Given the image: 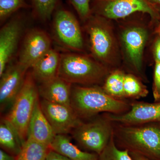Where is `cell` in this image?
<instances>
[{"instance_id":"1","label":"cell","mask_w":160,"mask_h":160,"mask_svg":"<svg viewBox=\"0 0 160 160\" xmlns=\"http://www.w3.org/2000/svg\"><path fill=\"white\" fill-rule=\"evenodd\" d=\"M130 103L112 97L98 87L75 86L72 88L71 106L82 121L101 113L122 114L129 110Z\"/></svg>"},{"instance_id":"2","label":"cell","mask_w":160,"mask_h":160,"mask_svg":"<svg viewBox=\"0 0 160 160\" xmlns=\"http://www.w3.org/2000/svg\"><path fill=\"white\" fill-rule=\"evenodd\" d=\"M113 136L115 142L129 152L150 160H160V128L152 123L126 125L114 123Z\"/></svg>"},{"instance_id":"3","label":"cell","mask_w":160,"mask_h":160,"mask_svg":"<svg viewBox=\"0 0 160 160\" xmlns=\"http://www.w3.org/2000/svg\"><path fill=\"white\" fill-rule=\"evenodd\" d=\"M39 98L35 80L31 72H28L10 111L4 118L15 129L23 145L27 140L29 122Z\"/></svg>"},{"instance_id":"4","label":"cell","mask_w":160,"mask_h":160,"mask_svg":"<svg viewBox=\"0 0 160 160\" xmlns=\"http://www.w3.org/2000/svg\"><path fill=\"white\" fill-rule=\"evenodd\" d=\"M72 138L83 149L99 155L114 133V123L106 113L83 121L71 132Z\"/></svg>"},{"instance_id":"5","label":"cell","mask_w":160,"mask_h":160,"mask_svg":"<svg viewBox=\"0 0 160 160\" xmlns=\"http://www.w3.org/2000/svg\"><path fill=\"white\" fill-rule=\"evenodd\" d=\"M106 73L102 67L88 58L72 53L61 55L58 76L72 84L98 83Z\"/></svg>"},{"instance_id":"6","label":"cell","mask_w":160,"mask_h":160,"mask_svg":"<svg viewBox=\"0 0 160 160\" xmlns=\"http://www.w3.org/2000/svg\"><path fill=\"white\" fill-rule=\"evenodd\" d=\"M41 108L56 135H66L83 122L70 106L40 100Z\"/></svg>"},{"instance_id":"7","label":"cell","mask_w":160,"mask_h":160,"mask_svg":"<svg viewBox=\"0 0 160 160\" xmlns=\"http://www.w3.org/2000/svg\"><path fill=\"white\" fill-rule=\"evenodd\" d=\"M53 23L56 34L63 45L73 50L82 49L83 38L79 25L70 11L64 9H58Z\"/></svg>"},{"instance_id":"8","label":"cell","mask_w":160,"mask_h":160,"mask_svg":"<svg viewBox=\"0 0 160 160\" xmlns=\"http://www.w3.org/2000/svg\"><path fill=\"white\" fill-rule=\"evenodd\" d=\"M28 68L18 61L6 68L1 76L0 108L3 112L11 107L26 78Z\"/></svg>"},{"instance_id":"9","label":"cell","mask_w":160,"mask_h":160,"mask_svg":"<svg viewBox=\"0 0 160 160\" xmlns=\"http://www.w3.org/2000/svg\"><path fill=\"white\" fill-rule=\"evenodd\" d=\"M129 110L119 114L106 113L113 122L126 125H139L160 122V102H133Z\"/></svg>"},{"instance_id":"10","label":"cell","mask_w":160,"mask_h":160,"mask_svg":"<svg viewBox=\"0 0 160 160\" xmlns=\"http://www.w3.org/2000/svg\"><path fill=\"white\" fill-rule=\"evenodd\" d=\"M51 49V41L47 34L33 29L25 37L18 62L29 69Z\"/></svg>"},{"instance_id":"11","label":"cell","mask_w":160,"mask_h":160,"mask_svg":"<svg viewBox=\"0 0 160 160\" xmlns=\"http://www.w3.org/2000/svg\"><path fill=\"white\" fill-rule=\"evenodd\" d=\"M22 22L15 19L7 23L0 31V77L14 54L22 31Z\"/></svg>"},{"instance_id":"12","label":"cell","mask_w":160,"mask_h":160,"mask_svg":"<svg viewBox=\"0 0 160 160\" xmlns=\"http://www.w3.org/2000/svg\"><path fill=\"white\" fill-rule=\"evenodd\" d=\"M72 84L57 76L40 84L39 95L42 99L51 102L71 106Z\"/></svg>"},{"instance_id":"13","label":"cell","mask_w":160,"mask_h":160,"mask_svg":"<svg viewBox=\"0 0 160 160\" xmlns=\"http://www.w3.org/2000/svg\"><path fill=\"white\" fill-rule=\"evenodd\" d=\"M56 135L43 113L39 98L29 122L27 138L50 147Z\"/></svg>"},{"instance_id":"14","label":"cell","mask_w":160,"mask_h":160,"mask_svg":"<svg viewBox=\"0 0 160 160\" xmlns=\"http://www.w3.org/2000/svg\"><path fill=\"white\" fill-rule=\"evenodd\" d=\"M137 12H145L153 17L155 12L145 0H113L106 4L103 13L111 19H119L128 16Z\"/></svg>"},{"instance_id":"15","label":"cell","mask_w":160,"mask_h":160,"mask_svg":"<svg viewBox=\"0 0 160 160\" xmlns=\"http://www.w3.org/2000/svg\"><path fill=\"white\" fill-rule=\"evenodd\" d=\"M147 36V32L138 27L126 29L122 35L127 54L132 65L138 72L142 69L143 52Z\"/></svg>"},{"instance_id":"16","label":"cell","mask_w":160,"mask_h":160,"mask_svg":"<svg viewBox=\"0 0 160 160\" xmlns=\"http://www.w3.org/2000/svg\"><path fill=\"white\" fill-rule=\"evenodd\" d=\"M61 56L51 49L40 58L31 67L35 80L41 84L58 76Z\"/></svg>"},{"instance_id":"17","label":"cell","mask_w":160,"mask_h":160,"mask_svg":"<svg viewBox=\"0 0 160 160\" xmlns=\"http://www.w3.org/2000/svg\"><path fill=\"white\" fill-rule=\"evenodd\" d=\"M50 148L71 160H98V155L81 150L66 135H56Z\"/></svg>"},{"instance_id":"18","label":"cell","mask_w":160,"mask_h":160,"mask_svg":"<svg viewBox=\"0 0 160 160\" xmlns=\"http://www.w3.org/2000/svg\"><path fill=\"white\" fill-rule=\"evenodd\" d=\"M89 34L93 53L101 59L106 58L112 46L111 38L108 31L102 26L95 25L89 28Z\"/></svg>"},{"instance_id":"19","label":"cell","mask_w":160,"mask_h":160,"mask_svg":"<svg viewBox=\"0 0 160 160\" xmlns=\"http://www.w3.org/2000/svg\"><path fill=\"white\" fill-rule=\"evenodd\" d=\"M0 145L1 147L17 156L22 150L23 143L15 129L5 118L0 124Z\"/></svg>"},{"instance_id":"20","label":"cell","mask_w":160,"mask_h":160,"mask_svg":"<svg viewBox=\"0 0 160 160\" xmlns=\"http://www.w3.org/2000/svg\"><path fill=\"white\" fill-rule=\"evenodd\" d=\"M50 147L27 138L16 160H45Z\"/></svg>"},{"instance_id":"21","label":"cell","mask_w":160,"mask_h":160,"mask_svg":"<svg viewBox=\"0 0 160 160\" xmlns=\"http://www.w3.org/2000/svg\"><path fill=\"white\" fill-rule=\"evenodd\" d=\"M125 75L120 71H115L109 75L104 84L103 90L107 94L119 99L125 98L124 79Z\"/></svg>"},{"instance_id":"22","label":"cell","mask_w":160,"mask_h":160,"mask_svg":"<svg viewBox=\"0 0 160 160\" xmlns=\"http://www.w3.org/2000/svg\"><path fill=\"white\" fill-rule=\"evenodd\" d=\"M124 91L125 98L136 99L146 97L148 91L135 77L131 75H125Z\"/></svg>"},{"instance_id":"23","label":"cell","mask_w":160,"mask_h":160,"mask_svg":"<svg viewBox=\"0 0 160 160\" xmlns=\"http://www.w3.org/2000/svg\"><path fill=\"white\" fill-rule=\"evenodd\" d=\"M98 160H134L129 150L120 149L112 136L102 152L98 155Z\"/></svg>"},{"instance_id":"24","label":"cell","mask_w":160,"mask_h":160,"mask_svg":"<svg viewBox=\"0 0 160 160\" xmlns=\"http://www.w3.org/2000/svg\"><path fill=\"white\" fill-rule=\"evenodd\" d=\"M34 12L40 19L44 21L51 18L57 5L58 0H32Z\"/></svg>"},{"instance_id":"25","label":"cell","mask_w":160,"mask_h":160,"mask_svg":"<svg viewBox=\"0 0 160 160\" xmlns=\"http://www.w3.org/2000/svg\"><path fill=\"white\" fill-rule=\"evenodd\" d=\"M28 7L25 0H0V18L5 19L18 9Z\"/></svg>"},{"instance_id":"26","label":"cell","mask_w":160,"mask_h":160,"mask_svg":"<svg viewBox=\"0 0 160 160\" xmlns=\"http://www.w3.org/2000/svg\"><path fill=\"white\" fill-rule=\"evenodd\" d=\"M79 15L83 18H86L90 12V0H69Z\"/></svg>"},{"instance_id":"27","label":"cell","mask_w":160,"mask_h":160,"mask_svg":"<svg viewBox=\"0 0 160 160\" xmlns=\"http://www.w3.org/2000/svg\"><path fill=\"white\" fill-rule=\"evenodd\" d=\"M153 95L156 101L160 99V62H156L153 78Z\"/></svg>"},{"instance_id":"28","label":"cell","mask_w":160,"mask_h":160,"mask_svg":"<svg viewBox=\"0 0 160 160\" xmlns=\"http://www.w3.org/2000/svg\"><path fill=\"white\" fill-rule=\"evenodd\" d=\"M45 160H71L65 156L60 154L58 152L49 149Z\"/></svg>"},{"instance_id":"29","label":"cell","mask_w":160,"mask_h":160,"mask_svg":"<svg viewBox=\"0 0 160 160\" xmlns=\"http://www.w3.org/2000/svg\"><path fill=\"white\" fill-rule=\"evenodd\" d=\"M154 53L156 62H160V38H159L156 42Z\"/></svg>"},{"instance_id":"30","label":"cell","mask_w":160,"mask_h":160,"mask_svg":"<svg viewBox=\"0 0 160 160\" xmlns=\"http://www.w3.org/2000/svg\"><path fill=\"white\" fill-rule=\"evenodd\" d=\"M0 160H16V158L8 154L3 149L0 150Z\"/></svg>"},{"instance_id":"31","label":"cell","mask_w":160,"mask_h":160,"mask_svg":"<svg viewBox=\"0 0 160 160\" xmlns=\"http://www.w3.org/2000/svg\"><path fill=\"white\" fill-rule=\"evenodd\" d=\"M132 157L134 160H151L148 158L145 157L137 153H133V152H130Z\"/></svg>"},{"instance_id":"32","label":"cell","mask_w":160,"mask_h":160,"mask_svg":"<svg viewBox=\"0 0 160 160\" xmlns=\"http://www.w3.org/2000/svg\"><path fill=\"white\" fill-rule=\"evenodd\" d=\"M152 1L155 2L160 4V0H152Z\"/></svg>"}]
</instances>
